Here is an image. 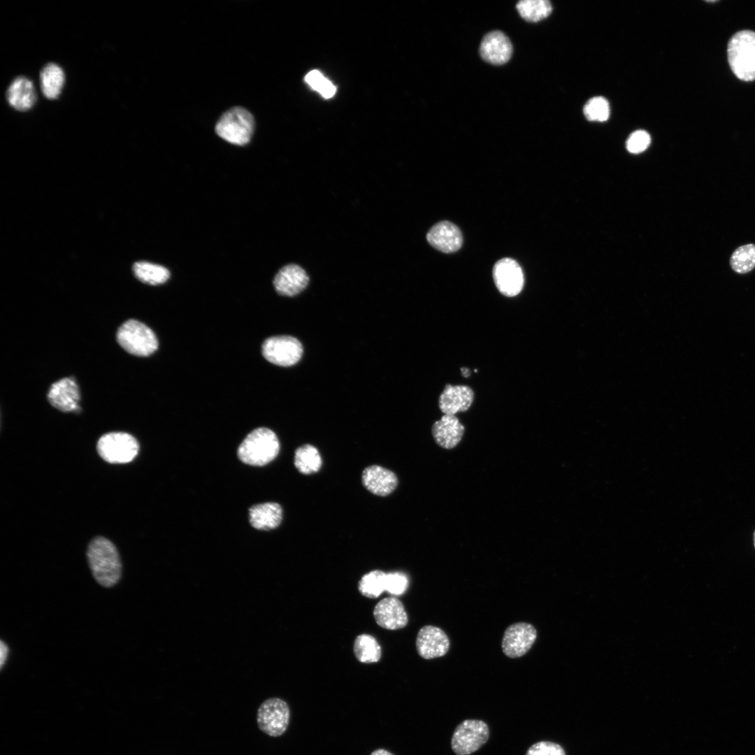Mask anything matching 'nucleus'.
<instances>
[{"label": "nucleus", "mask_w": 755, "mask_h": 755, "mask_svg": "<svg viewBox=\"0 0 755 755\" xmlns=\"http://www.w3.org/2000/svg\"><path fill=\"white\" fill-rule=\"evenodd\" d=\"M727 57L730 68L738 79L755 80V31L744 29L735 33L728 42Z\"/></svg>", "instance_id": "f03ea898"}, {"label": "nucleus", "mask_w": 755, "mask_h": 755, "mask_svg": "<svg viewBox=\"0 0 755 755\" xmlns=\"http://www.w3.org/2000/svg\"><path fill=\"white\" fill-rule=\"evenodd\" d=\"M512 45L509 38L501 31L487 34L480 43V54L485 62L494 65H502L510 59Z\"/></svg>", "instance_id": "2eb2a0df"}, {"label": "nucleus", "mask_w": 755, "mask_h": 755, "mask_svg": "<svg viewBox=\"0 0 755 755\" xmlns=\"http://www.w3.org/2000/svg\"><path fill=\"white\" fill-rule=\"evenodd\" d=\"M371 755H394L384 749H378L373 751Z\"/></svg>", "instance_id": "c9c22d12"}, {"label": "nucleus", "mask_w": 755, "mask_h": 755, "mask_svg": "<svg viewBox=\"0 0 755 755\" xmlns=\"http://www.w3.org/2000/svg\"><path fill=\"white\" fill-rule=\"evenodd\" d=\"M426 240L433 247L444 253L456 252L463 243L459 228L447 220L434 224L428 231Z\"/></svg>", "instance_id": "4468645a"}, {"label": "nucleus", "mask_w": 755, "mask_h": 755, "mask_svg": "<svg viewBox=\"0 0 755 755\" xmlns=\"http://www.w3.org/2000/svg\"><path fill=\"white\" fill-rule=\"evenodd\" d=\"M361 478L364 486L370 492L380 496L390 494L398 484V479L394 472L378 465L366 468Z\"/></svg>", "instance_id": "6ab92c4d"}, {"label": "nucleus", "mask_w": 755, "mask_h": 755, "mask_svg": "<svg viewBox=\"0 0 755 755\" xmlns=\"http://www.w3.org/2000/svg\"><path fill=\"white\" fill-rule=\"evenodd\" d=\"M416 648L419 655L425 659L438 658L448 652L450 640L441 628L427 625L417 633Z\"/></svg>", "instance_id": "f8f14e48"}, {"label": "nucleus", "mask_w": 755, "mask_h": 755, "mask_svg": "<svg viewBox=\"0 0 755 755\" xmlns=\"http://www.w3.org/2000/svg\"><path fill=\"white\" fill-rule=\"evenodd\" d=\"M408 578L402 572L386 573L385 591L395 596L403 594L408 587Z\"/></svg>", "instance_id": "2f4dec72"}, {"label": "nucleus", "mask_w": 755, "mask_h": 755, "mask_svg": "<svg viewBox=\"0 0 755 755\" xmlns=\"http://www.w3.org/2000/svg\"><path fill=\"white\" fill-rule=\"evenodd\" d=\"M290 712L287 703L279 698H271L264 701L257 711V724L266 734L278 737L287 728Z\"/></svg>", "instance_id": "6e6552de"}, {"label": "nucleus", "mask_w": 755, "mask_h": 755, "mask_svg": "<svg viewBox=\"0 0 755 755\" xmlns=\"http://www.w3.org/2000/svg\"><path fill=\"white\" fill-rule=\"evenodd\" d=\"M132 268L138 280L151 285L163 284L170 277V272L166 267L145 261L135 262Z\"/></svg>", "instance_id": "b1692460"}, {"label": "nucleus", "mask_w": 755, "mask_h": 755, "mask_svg": "<svg viewBox=\"0 0 755 755\" xmlns=\"http://www.w3.org/2000/svg\"><path fill=\"white\" fill-rule=\"evenodd\" d=\"M649 134L643 130H638L632 133L626 141V148L628 152L638 154L645 150L650 144Z\"/></svg>", "instance_id": "473e14b6"}, {"label": "nucleus", "mask_w": 755, "mask_h": 755, "mask_svg": "<svg viewBox=\"0 0 755 755\" xmlns=\"http://www.w3.org/2000/svg\"><path fill=\"white\" fill-rule=\"evenodd\" d=\"M309 278L301 266L288 264L279 270L273 280L276 292L283 296H294L308 285Z\"/></svg>", "instance_id": "f3484780"}, {"label": "nucleus", "mask_w": 755, "mask_h": 755, "mask_svg": "<svg viewBox=\"0 0 755 755\" xmlns=\"http://www.w3.org/2000/svg\"><path fill=\"white\" fill-rule=\"evenodd\" d=\"M461 372L464 377H468L470 375V371L467 368H461Z\"/></svg>", "instance_id": "e433bc0d"}, {"label": "nucleus", "mask_w": 755, "mask_h": 755, "mask_svg": "<svg viewBox=\"0 0 755 755\" xmlns=\"http://www.w3.org/2000/svg\"><path fill=\"white\" fill-rule=\"evenodd\" d=\"M583 111L589 121L605 122L610 115V105L605 98L596 96L587 102Z\"/></svg>", "instance_id": "c756f323"}, {"label": "nucleus", "mask_w": 755, "mask_h": 755, "mask_svg": "<svg viewBox=\"0 0 755 755\" xmlns=\"http://www.w3.org/2000/svg\"><path fill=\"white\" fill-rule=\"evenodd\" d=\"M386 573L374 570L364 575L358 582V589L365 597L375 598L385 591Z\"/></svg>", "instance_id": "cd10ccee"}, {"label": "nucleus", "mask_w": 755, "mask_h": 755, "mask_svg": "<svg viewBox=\"0 0 755 755\" xmlns=\"http://www.w3.org/2000/svg\"><path fill=\"white\" fill-rule=\"evenodd\" d=\"M526 755H566L563 748L550 741H540L531 745Z\"/></svg>", "instance_id": "72a5a7b5"}, {"label": "nucleus", "mask_w": 755, "mask_h": 755, "mask_svg": "<svg viewBox=\"0 0 755 755\" xmlns=\"http://www.w3.org/2000/svg\"><path fill=\"white\" fill-rule=\"evenodd\" d=\"M139 445L131 435L124 432H110L103 435L97 443L99 456L110 463H125L137 455Z\"/></svg>", "instance_id": "423d86ee"}, {"label": "nucleus", "mask_w": 755, "mask_h": 755, "mask_svg": "<svg viewBox=\"0 0 755 755\" xmlns=\"http://www.w3.org/2000/svg\"><path fill=\"white\" fill-rule=\"evenodd\" d=\"M537 638L534 626L528 623L518 622L509 626L502 639V650L510 658H518L526 654Z\"/></svg>", "instance_id": "9b49d317"}, {"label": "nucleus", "mask_w": 755, "mask_h": 755, "mask_svg": "<svg viewBox=\"0 0 755 755\" xmlns=\"http://www.w3.org/2000/svg\"><path fill=\"white\" fill-rule=\"evenodd\" d=\"M254 123L253 117L247 110L236 107L222 115L216 124L215 131L224 140L243 145L250 141Z\"/></svg>", "instance_id": "39448f33"}, {"label": "nucleus", "mask_w": 755, "mask_h": 755, "mask_svg": "<svg viewBox=\"0 0 755 755\" xmlns=\"http://www.w3.org/2000/svg\"><path fill=\"white\" fill-rule=\"evenodd\" d=\"M353 651L357 659L361 663H375L381 658V647L376 639L369 634H361L356 638Z\"/></svg>", "instance_id": "a878e982"}, {"label": "nucleus", "mask_w": 755, "mask_h": 755, "mask_svg": "<svg viewBox=\"0 0 755 755\" xmlns=\"http://www.w3.org/2000/svg\"><path fill=\"white\" fill-rule=\"evenodd\" d=\"M262 354L269 362L280 366L296 364L303 354L300 341L290 336H276L268 338L262 344Z\"/></svg>", "instance_id": "1a4fd4ad"}, {"label": "nucleus", "mask_w": 755, "mask_h": 755, "mask_svg": "<svg viewBox=\"0 0 755 755\" xmlns=\"http://www.w3.org/2000/svg\"><path fill=\"white\" fill-rule=\"evenodd\" d=\"M294 463L301 473L309 475L319 470L322 460L315 447L305 444L296 449Z\"/></svg>", "instance_id": "393cba45"}, {"label": "nucleus", "mask_w": 755, "mask_h": 755, "mask_svg": "<svg viewBox=\"0 0 755 755\" xmlns=\"http://www.w3.org/2000/svg\"><path fill=\"white\" fill-rule=\"evenodd\" d=\"M492 274L495 285L503 295L512 297L522 290L524 273L515 259L508 257L501 259L494 264Z\"/></svg>", "instance_id": "9d476101"}, {"label": "nucleus", "mask_w": 755, "mask_h": 755, "mask_svg": "<svg viewBox=\"0 0 755 755\" xmlns=\"http://www.w3.org/2000/svg\"><path fill=\"white\" fill-rule=\"evenodd\" d=\"M280 443L269 429L260 427L251 431L238 447L239 459L248 465L261 466L272 461L278 454Z\"/></svg>", "instance_id": "7ed1b4c3"}, {"label": "nucleus", "mask_w": 755, "mask_h": 755, "mask_svg": "<svg viewBox=\"0 0 755 755\" xmlns=\"http://www.w3.org/2000/svg\"><path fill=\"white\" fill-rule=\"evenodd\" d=\"M305 80L312 89L319 92L325 98H331L336 92L335 86L318 71L313 70L309 72Z\"/></svg>", "instance_id": "7c9ffc66"}, {"label": "nucleus", "mask_w": 755, "mask_h": 755, "mask_svg": "<svg viewBox=\"0 0 755 755\" xmlns=\"http://www.w3.org/2000/svg\"><path fill=\"white\" fill-rule=\"evenodd\" d=\"M282 519V509L273 502L257 504L249 509L250 524L259 530L268 531L278 527Z\"/></svg>", "instance_id": "412c9836"}, {"label": "nucleus", "mask_w": 755, "mask_h": 755, "mask_svg": "<svg viewBox=\"0 0 755 755\" xmlns=\"http://www.w3.org/2000/svg\"><path fill=\"white\" fill-rule=\"evenodd\" d=\"M6 99L9 104L17 110L26 111L31 108L36 101L31 81L24 76L15 78L7 89Z\"/></svg>", "instance_id": "4be33fe9"}, {"label": "nucleus", "mask_w": 755, "mask_h": 755, "mask_svg": "<svg viewBox=\"0 0 755 755\" xmlns=\"http://www.w3.org/2000/svg\"><path fill=\"white\" fill-rule=\"evenodd\" d=\"M730 266L740 274L753 270L755 268V245L749 243L736 248L730 257Z\"/></svg>", "instance_id": "c85d7f7f"}, {"label": "nucleus", "mask_w": 755, "mask_h": 755, "mask_svg": "<svg viewBox=\"0 0 755 755\" xmlns=\"http://www.w3.org/2000/svg\"><path fill=\"white\" fill-rule=\"evenodd\" d=\"M0 645V666L1 668H2L7 659L8 647L2 640L1 641Z\"/></svg>", "instance_id": "f704fd0d"}, {"label": "nucleus", "mask_w": 755, "mask_h": 755, "mask_svg": "<svg viewBox=\"0 0 755 755\" xmlns=\"http://www.w3.org/2000/svg\"><path fill=\"white\" fill-rule=\"evenodd\" d=\"M465 428L452 415H444L431 428L436 443L444 449H452L461 441Z\"/></svg>", "instance_id": "aec40b11"}, {"label": "nucleus", "mask_w": 755, "mask_h": 755, "mask_svg": "<svg viewBox=\"0 0 755 755\" xmlns=\"http://www.w3.org/2000/svg\"><path fill=\"white\" fill-rule=\"evenodd\" d=\"M373 617L380 627L387 630L402 628L408 621L403 603L395 597L380 600L374 607Z\"/></svg>", "instance_id": "dca6fc26"}, {"label": "nucleus", "mask_w": 755, "mask_h": 755, "mask_svg": "<svg viewBox=\"0 0 755 755\" xmlns=\"http://www.w3.org/2000/svg\"><path fill=\"white\" fill-rule=\"evenodd\" d=\"M473 399L474 392L470 387L447 384L439 396L438 405L445 415H455L468 410Z\"/></svg>", "instance_id": "a211bd4d"}, {"label": "nucleus", "mask_w": 755, "mask_h": 755, "mask_svg": "<svg viewBox=\"0 0 755 755\" xmlns=\"http://www.w3.org/2000/svg\"><path fill=\"white\" fill-rule=\"evenodd\" d=\"M47 398L54 408L62 412H73L80 409V391L72 377L62 378L52 384Z\"/></svg>", "instance_id": "ddd939ff"}, {"label": "nucleus", "mask_w": 755, "mask_h": 755, "mask_svg": "<svg viewBox=\"0 0 755 755\" xmlns=\"http://www.w3.org/2000/svg\"><path fill=\"white\" fill-rule=\"evenodd\" d=\"M87 559L95 580L110 588L118 583L122 576V563L115 545L108 539L98 536L89 542Z\"/></svg>", "instance_id": "f257e3e1"}, {"label": "nucleus", "mask_w": 755, "mask_h": 755, "mask_svg": "<svg viewBox=\"0 0 755 755\" xmlns=\"http://www.w3.org/2000/svg\"><path fill=\"white\" fill-rule=\"evenodd\" d=\"M754 547H755V531H754Z\"/></svg>", "instance_id": "4c0bfd02"}, {"label": "nucleus", "mask_w": 755, "mask_h": 755, "mask_svg": "<svg viewBox=\"0 0 755 755\" xmlns=\"http://www.w3.org/2000/svg\"><path fill=\"white\" fill-rule=\"evenodd\" d=\"M40 78L43 95L50 99H56L61 92L64 80L62 69L55 63H48L41 69Z\"/></svg>", "instance_id": "5701e85b"}, {"label": "nucleus", "mask_w": 755, "mask_h": 755, "mask_svg": "<svg viewBox=\"0 0 755 755\" xmlns=\"http://www.w3.org/2000/svg\"><path fill=\"white\" fill-rule=\"evenodd\" d=\"M118 344L128 353L138 357H148L158 348V340L147 325L134 319L124 322L117 329Z\"/></svg>", "instance_id": "20e7f679"}, {"label": "nucleus", "mask_w": 755, "mask_h": 755, "mask_svg": "<svg viewBox=\"0 0 755 755\" xmlns=\"http://www.w3.org/2000/svg\"><path fill=\"white\" fill-rule=\"evenodd\" d=\"M489 728L482 720L466 719L455 728L451 747L457 755H470L477 751L489 740Z\"/></svg>", "instance_id": "0eeeda50"}, {"label": "nucleus", "mask_w": 755, "mask_h": 755, "mask_svg": "<svg viewBox=\"0 0 755 755\" xmlns=\"http://www.w3.org/2000/svg\"><path fill=\"white\" fill-rule=\"evenodd\" d=\"M520 16L528 22H537L547 17L552 11L547 0H523L516 5Z\"/></svg>", "instance_id": "bb28decb"}]
</instances>
